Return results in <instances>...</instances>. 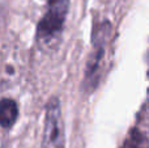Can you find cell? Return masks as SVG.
<instances>
[{"label":"cell","instance_id":"6da1fadb","mask_svg":"<svg viewBox=\"0 0 149 148\" xmlns=\"http://www.w3.org/2000/svg\"><path fill=\"white\" fill-rule=\"evenodd\" d=\"M70 0H49L47 13L42 17L37 29V37L41 42H52L63 30Z\"/></svg>","mask_w":149,"mask_h":148},{"label":"cell","instance_id":"7a4b0ae2","mask_svg":"<svg viewBox=\"0 0 149 148\" xmlns=\"http://www.w3.org/2000/svg\"><path fill=\"white\" fill-rule=\"evenodd\" d=\"M43 139L42 148H64L65 147V131L62 118L60 102L56 97H52L46 106Z\"/></svg>","mask_w":149,"mask_h":148},{"label":"cell","instance_id":"3957f363","mask_svg":"<svg viewBox=\"0 0 149 148\" xmlns=\"http://www.w3.org/2000/svg\"><path fill=\"white\" fill-rule=\"evenodd\" d=\"M18 117V108L13 100L3 98L0 100V126L9 128L15 125Z\"/></svg>","mask_w":149,"mask_h":148},{"label":"cell","instance_id":"277c9868","mask_svg":"<svg viewBox=\"0 0 149 148\" xmlns=\"http://www.w3.org/2000/svg\"><path fill=\"white\" fill-rule=\"evenodd\" d=\"M122 148H149V142L140 131L132 130Z\"/></svg>","mask_w":149,"mask_h":148}]
</instances>
